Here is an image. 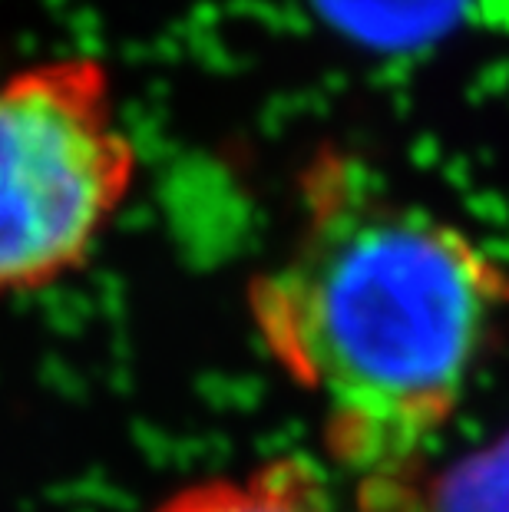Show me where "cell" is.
I'll list each match as a JSON object with an SVG mask.
<instances>
[{
  "label": "cell",
  "instance_id": "obj_3",
  "mask_svg": "<svg viewBox=\"0 0 509 512\" xmlns=\"http://www.w3.org/2000/svg\"><path fill=\"white\" fill-rule=\"evenodd\" d=\"M354 512H509V430L450 463L364 479Z\"/></svg>",
  "mask_w": 509,
  "mask_h": 512
},
{
  "label": "cell",
  "instance_id": "obj_2",
  "mask_svg": "<svg viewBox=\"0 0 509 512\" xmlns=\"http://www.w3.org/2000/svg\"><path fill=\"white\" fill-rule=\"evenodd\" d=\"M139 182V146L103 60L53 57L0 76V301L93 258Z\"/></svg>",
  "mask_w": 509,
  "mask_h": 512
},
{
  "label": "cell",
  "instance_id": "obj_1",
  "mask_svg": "<svg viewBox=\"0 0 509 512\" xmlns=\"http://www.w3.org/2000/svg\"><path fill=\"white\" fill-rule=\"evenodd\" d=\"M252 331L321 410L357 483L430 456L509 321V268L364 159L318 149L285 252L245 288Z\"/></svg>",
  "mask_w": 509,
  "mask_h": 512
},
{
  "label": "cell",
  "instance_id": "obj_4",
  "mask_svg": "<svg viewBox=\"0 0 509 512\" xmlns=\"http://www.w3.org/2000/svg\"><path fill=\"white\" fill-rule=\"evenodd\" d=\"M153 512H344V506L318 466L278 456L245 473L192 479L162 496Z\"/></svg>",
  "mask_w": 509,
  "mask_h": 512
}]
</instances>
